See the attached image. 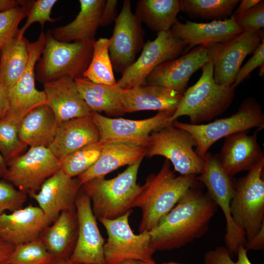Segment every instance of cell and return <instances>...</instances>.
Listing matches in <instances>:
<instances>
[{
  "label": "cell",
  "instance_id": "cell-31",
  "mask_svg": "<svg viewBox=\"0 0 264 264\" xmlns=\"http://www.w3.org/2000/svg\"><path fill=\"white\" fill-rule=\"evenodd\" d=\"M29 42L17 35L0 51V82L7 91L20 79L29 59Z\"/></svg>",
  "mask_w": 264,
  "mask_h": 264
},
{
  "label": "cell",
  "instance_id": "cell-44",
  "mask_svg": "<svg viewBox=\"0 0 264 264\" xmlns=\"http://www.w3.org/2000/svg\"><path fill=\"white\" fill-rule=\"evenodd\" d=\"M117 3L116 0H106L101 17L100 26L108 25L115 20Z\"/></svg>",
  "mask_w": 264,
  "mask_h": 264
},
{
  "label": "cell",
  "instance_id": "cell-9",
  "mask_svg": "<svg viewBox=\"0 0 264 264\" xmlns=\"http://www.w3.org/2000/svg\"><path fill=\"white\" fill-rule=\"evenodd\" d=\"M203 159V170L196 179L206 187L209 195L223 213L226 224L225 247L231 256L237 255L239 247L244 246L247 239L245 233L233 222L230 213L235 182L222 168L218 154L208 153Z\"/></svg>",
  "mask_w": 264,
  "mask_h": 264
},
{
  "label": "cell",
  "instance_id": "cell-27",
  "mask_svg": "<svg viewBox=\"0 0 264 264\" xmlns=\"http://www.w3.org/2000/svg\"><path fill=\"white\" fill-rule=\"evenodd\" d=\"M145 156V148L140 145L112 142L105 144L97 161L77 177L82 185L97 177H102L123 166L134 164Z\"/></svg>",
  "mask_w": 264,
  "mask_h": 264
},
{
  "label": "cell",
  "instance_id": "cell-34",
  "mask_svg": "<svg viewBox=\"0 0 264 264\" xmlns=\"http://www.w3.org/2000/svg\"><path fill=\"white\" fill-rule=\"evenodd\" d=\"M181 11L192 18L221 20L227 19L240 0H181Z\"/></svg>",
  "mask_w": 264,
  "mask_h": 264
},
{
  "label": "cell",
  "instance_id": "cell-2",
  "mask_svg": "<svg viewBox=\"0 0 264 264\" xmlns=\"http://www.w3.org/2000/svg\"><path fill=\"white\" fill-rule=\"evenodd\" d=\"M196 176H176L166 159L158 173L149 175L132 205L142 211L139 233L152 229L197 181Z\"/></svg>",
  "mask_w": 264,
  "mask_h": 264
},
{
  "label": "cell",
  "instance_id": "cell-14",
  "mask_svg": "<svg viewBox=\"0 0 264 264\" xmlns=\"http://www.w3.org/2000/svg\"><path fill=\"white\" fill-rule=\"evenodd\" d=\"M141 22L131 10V1H123L115 20L111 43L109 47L113 70L122 74L136 60L144 46V31Z\"/></svg>",
  "mask_w": 264,
  "mask_h": 264
},
{
  "label": "cell",
  "instance_id": "cell-50",
  "mask_svg": "<svg viewBox=\"0 0 264 264\" xmlns=\"http://www.w3.org/2000/svg\"><path fill=\"white\" fill-rule=\"evenodd\" d=\"M116 264H156L154 261H147L141 260L130 259L127 260Z\"/></svg>",
  "mask_w": 264,
  "mask_h": 264
},
{
  "label": "cell",
  "instance_id": "cell-42",
  "mask_svg": "<svg viewBox=\"0 0 264 264\" xmlns=\"http://www.w3.org/2000/svg\"><path fill=\"white\" fill-rule=\"evenodd\" d=\"M247 252L244 246H240L237 254V261L234 262L228 249L225 246H219L205 254L204 264H252L248 259Z\"/></svg>",
  "mask_w": 264,
  "mask_h": 264
},
{
  "label": "cell",
  "instance_id": "cell-35",
  "mask_svg": "<svg viewBox=\"0 0 264 264\" xmlns=\"http://www.w3.org/2000/svg\"><path fill=\"white\" fill-rule=\"evenodd\" d=\"M105 144L99 140L70 154L60 161V169L70 177H77L94 164Z\"/></svg>",
  "mask_w": 264,
  "mask_h": 264
},
{
  "label": "cell",
  "instance_id": "cell-53",
  "mask_svg": "<svg viewBox=\"0 0 264 264\" xmlns=\"http://www.w3.org/2000/svg\"><path fill=\"white\" fill-rule=\"evenodd\" d=\"M260 67L259 75L260 76H263L264 74V64L261 65Z\"/></svg>",
  "mask_w": 264,
  "mask_h": 264
},
{
  "label": "cell",
  "instance_id": "cell-4",
  "mask_svg": "<svg viewBox=\"0 0 264 264\" xmlns=\"http://www.w3.org/2000/svg\"><path fill=\"white\" fill-rule=\"evenodd\" d=\"M142 160L129 167L117 176L91 179L81 185L89 196L97 220H113L132 210V205L140 191L137 176Z\"/></svg>",
  "mask_w": 264,
  "mask_h": 264
},
{
  "label": "cell",
  "instance_id": "cell-39",
  "mask_svg": "<svg viewBox=\"0 0 264 264\" xmlns=\"http://www.w3.org/2000/svg\"><path fill=\"white\" fill-rule=\"evenodd\" d=\"M56 0H36L28 1L26 14L27 19L23 26L19 29L17 35L23 36L27 29L33 23L38 22L42 28L46 22H54L60 18L53 19L50 17L52 9Z\"/></svg>",
  "mask_w": 264,
  "mask_h": 264
},
{
  "label": "cell",
  "instance_id": "cell-10",
  "mask_svg": "<svg viewBox=\"0 0 264 264\" xmlns=\"http://www.w3.org/2000/svg\"><path fill=\"white\" fill-rule=\"evenodd\" d=\"M132 212L130 210L113 220H99L108 234L104 245L107 264H116L130 259L154 261L153 255L155 251L150 246L149 232L135 234L130 227L129 218Z\"/></svg>",
  "mask_w": 264,
  "mask_h": 264
},
{
  "label": "cell",
  "instance_id": "cell-1",
  "mask_svg": "<svg viewBox=\"0 0 264 264\" xmlns=\"http://www.w3.org/2000/svg\"><path fill=\"white\" fill-rule=\"evenodd\" d=\"M218 206L197 181L149 232L156 251L179 248L203 236Z\"/></svg>",
  "mask_w": 264,
  "mask_h": 264
},
{
  "label": "cell",
  "instance_id": "cell-43",
  "mask_svg": "<svg viewBox=\"0 0 264 264\" xmlns=\"http://www.w3.org/2000/svg\"><path fill=\"white\" fill-rule=\"evenodd\" d=\"M264 39L254 51L253 56L238 71L233 84L236 87L246 79L257 67L264 64Z\"/></svg>",
  "mask_w": 264,
  "mask_h": 264
},
{
  "label": "cell",
  "instance_id": "cell-37",
  "mask_svg": "<svg viewBox=\"0 0 264 264\" xmlns=\"http://www.w3.org/2000/svg\"><path fill=\"white\" fill-rule=\"evenodd\" d=\"M18 126L10 119H0V153L7 165L23 154L27 147L19 137Z\"/></svg>",
  "mask_w": 264,
  "mask_h": 264
},
{
  "label": "cell",
  "instance_id": "cell-6",
  "mask_svg": "<svg viewBox=\"0 0 264 264\" xmlns=\"http://www.w3.org/2000/svg\"><path fill=\"white\" fill-rule=\"evenodd\" d=\"M172 124L191 135L196 142V152L203 158L209 148L222 138L247 132L254 128L262 130L264 128V114L257 101L248 97L241 104L237 112L229 117L216 119L207 124L195 125L177 120Z\"/></svg>",
  "mask_w": 264,
  "mask_h": 264
},
{
  "label": "cell",
  "instance_id": "cell-40",
  "mask_svg": "<svg viewBox=\"0 0 264 264\" xmlns=\"http://www.w3.org/2000/svg\"><path fill=\"white\" fill-rule=\"evenodd\" d=\"M27 195L6 180H0V215L22 208Z\"/></svg>",
  "mask_w": 264,
  "mask_h": 264
},
{
  "label": "cell",
  "instance_id": "cell-30",
  "mask_svg": "<svg viewBox=\"0 0 264 264\" xmlns=\"http://www.w3.org/2000/svg\"><path fill=\"white\" fill-rule=\"evenodd\" d=\"M78 90L91 112L103 111L108 116H120L124 111L121 97L123 89L117 84L94 83L83 77L74 79Z\"/></svg>",
  "mask_w": 264,
  "mask_h": 264
},
{
  "label": "cell",
  "instance_id": "cell-54",
  "mask_svg": "<svg viewBox=\"0 0 264 264\" xmlns=\"http://www.w3.org/2000/svg\"><path fill=\"white\" fill-rule=\"evenodd\" d=\"M161 264H183L178 263L174 262H167V263H164Z\"/></svg>",
  "mask_w": 264,
  "mask_h": 264
},
{
  "label": "cell",
  "instance_id": "cell-47",
  "mask_svg": "<svg viewBox=\"0 0 264 264\" xmlns=\"http://www.w3.org/2000/svg\"><path fill=\"white\" fill-rule=\"evenodd\" d=\"M8 108L7 91L0 82V119L5 115Z\"/></svg>",
  "mask_w": 264,
  "mask_h": 264
},
{
  "label": "cell",
  "instance_id": "cell-46",
  "mask_svg": "<svg viewBox=\"0 0 264 264\" xmlns=\"http://www.w3.org/2000/svg\"><path fill=\"white\" fill-rule=\"evenodd\" d=\"M15 246L0 240V264L6 263Z\"/></svg>",
  "mask_w": 264,
  "mask_h": 264
},
{
  "label": "cell",
  "instance_id": "cell-20",
  "mask_svg": "<svg viewBox=\"0 0 264 264\" xmlns=\"http://www.w3.org/2000/svg\"><path fill=\"white\" fill-rule=\"evenodd\" d=\"M50 224L39 206L29 205L0 215V240L14 246L28 242L39 238Z\"/></svg>",
  "mask_w": 264,
  "mask_h": 264
},
{
  "label": "cell",
  "instance_id": "cell-28",
  "mask_svg": "<svg viewBox=\"0 0 264 264\" xmlns=\"http://www.w3.org/2000/svg\"><path fill=\"white\" fill-rule=\"evenodd\" d=\"M105 2L104 0H80V10L75 19L66 25L49 30L52 37L66 43L94 41Z\"/></svg>",
  "mask_w": 264,
  "mask_h": 264
},
{
  "label": "cell",
  "instance_id": "cell-32",
  "mask_svg": "<svg viewBox=\"0 0 264 264\" xmlns=\"http://www.w3.org/2000/svg\"><path fill=\"white\" fill-rule=\"evenodd\" d=\"M180 11L179 0H139L134 14L141 23L158 33L170 31Z\"/></svg>",
  "mask_w": 264,
  "mask_h": 264
},
{
  "label": "cell",
  "instance_id": "cell-5",
  "mask_svg": "<svg viewBox=\"0 0 264 264\" xmlns=\"http://www.w3.org/2000/svg\"><path fill=\"white\" fill-rule=\"evenodd\" d=\"M42 57L35 68V79L42 84L63 77H83L91 60L94 41L66 43L55 39L49 30Z\"/></svg>",
  "mask_w": 264,
  "mask_h": 264
},
{
  "label": "cell",
  "instance_id": "cell-56",
  "mask_svg": "<svg viewBox=\"0 0 264 264\" xmlns=\"http://www.w3.org/2000/svg\"></svg>",
  "mask_w": 264,
  "mask_h": 264
},
{
  "label": "cell",
  "instance_id": "cell-49",
  "mask_svg": "<svg viewBox=\"0 0 264 264\" xmlns=\"http://www.w3.org/2000/svg\"><path fill=\"white\" fill-rule=\"evenodd\" d=\"M19 2L20 0H0V12L14 7Z\"/></svg>",
  "mask_w": 264,
  "mask_h": 264
},
{
  "label": "cell",
  "instance_id": "cell-24",
  "mask_svg": "<svg viewBox=\"0 0 264 264\" xmlns=\"http://www.w3.org/2000/svg\"><path fill=\"white\" fill-rule=\"evenodd\" d=\"M99 140L98 129L90 115L59 122L48 148L61 161L75 151Z\"/></svg>",
  "mask_w": 264,
  "mask_h": 264
},
{
  "label": "cell",
  "instance_id": "cell-3",
  "mask_svg": "<svg viewBox=\"0 0 264 264\" xmlns=\"http://www.w3.org/2000/svg\"><path fill=\"white\" fill-rule=\"evenodd\" d=\"M201 68L200 77L193 86L186 89L169 123L187 116L190 124H201L222 114L232 103L236 89L233 84L219 85L215 83L212 61L205 64Z\"/></svg>",
  "mask_w": 264,
  "mask_h": 264
},
{
  "label": "cell",
  "instance_id": "cell-12",
  "mask_svg": "<svg viewBox=\"0 0 264 264\" xmlns=\"http://www.w3.org/2000/svg\"><path fill=\"white\" fill-rule=\"evenodd\" d=\"M187 45L175 37L171 30L157 34L153 41H148L140 56L122 74L117 81L123 89L144 85L150 73L160 64L180 56Z\"/></svg>",
  "mask_w": 264,
  "mask_h": 264
},
{
  "label": "cell",
  "instance_id": "cell-21",
  "mask_svg": "<svg viewBox=\"0 0 264 264\" xmlns=\"http://www.w3.org/2000/svg\"><path fill=\"white\" fill-rule=\"evenodd\" d=\"M170 30L175 37L187 45V50L199 45L224 43L242 32L233 14L228 19L207 23H181L177 21Z\"/></svg>",
  "mask_w": 264,
  "mask_h": 264
},
{
  "label": "cell",
  "instance_id": "cell-41",
  "mask_svg": "<svg viewBox=\"0 0 264 264\" xmlns=\"http://www.w3.org/2000/svg\"><path fill=\"white\" fill-rule=\"evenodd\" d=\"M235 21L242 32H254L264 27V1H260L251 9L233 14Z\"/></svg>",
  "mask_w": 264,
  "mask_h": 264
},
{
  "label": "cell",
  "instance_id": "cell-11",
  "mask_svg": "<svg viewBox=\"0 0 264 264\" xmlns=\"http://www.w3.org/2000/svg\"><path fill=\"white\" fill-rule=\"evenodd\" d=\"M61 162L46 147H30L7 164L3 179L30 196L38 192L45 181L60 169Z\"/></svg>",
  "mask_w": 264,
  "mask_h": 264
},
{
  "label": "cell",
  "instance_id": "cell-18",
  "mask_svg": "<svg viewBox=\"0 0 264 264\" xmlns=\"http://www.w3.org/2000/svg\"><path fill=\"white\" fill-rule=\"evenodd\" d=\"M264 39V29L242 32L231 40L219 44L213 55V78L219 85L233 84L245 58Z\"/></svg>",
  "mask_w": 264,
  "mask_h": 264
},
{
  "label": "cell",
  "instance_id": "cell-7",
  "mask_svg": "<svg viewBox=\"0 0 264 264\" xmlns=\"http://www.w3.org/2000/svg\"><path fill=\"white\" fill-rule=\"evenodd\" d=\"M264 159L234 183L230 213L234 223L245 234L253 237L264 224Z\"/></svg>",
  "mask_w": 264,
  "mask_h": 264
},
{
  "label": "cell",
  "instance_id": "cell-15",
  "mask_svg": "<svg viewBox=\"0 0 264 264\" xmlns=\"http://www.w3.org/2000/svg\"><path fill=\"white\" fill-rule=\"evenodd\" d=\"M219 44L196 46L180 57L160 64L147 76L145 84L163 87L183 94L191 76L212 60Z\"/></svg>",
  "mask_w": 264,
  "mask_h": 264
},
{
  "label": "cell",
  "instance_id": "cell-51",
  "mask_svg": "<svg viewBox=\"0 0 264 264\" xmlns=\"http://www.w3.org/2000/svg\"><path fill=\"white\" fill-rule=\"evenodd\" d=\"M7 170V163L0 153V178H3Z\"/></svg>",
  "mask_w": 264,
  "mask_h": 264
},
{
  "label": "cell",
  "instance_id": "cell-48",
  "mask_svg": "<svg viewBox=\"0 0 264 264\" xmlns=\"http://www.w3.org/2000/svg\"><path fill=\"white\" fill-rule=\"evenodd\" d=\"M261 0H242L240 4L233 14H237L246 11L257 4Z\"/></svg>",
  "mask_w": 264,
  "mask_h": 264
},
{
  "label": "cell",
  "instance_id": "cell-23",
  "mask_svg": "<svg viewBox=\"0 0 264 264\" xmlns=\"http://www.w3.org/2000/svg\"><path fill=\"white\" fill-rule=\"evenodd\" d=\"M43 85L46 104L59 122L91 115V111L81 97L73 78L63 77Z\"/></svg>",
  "mask_w": 264,
  "mask_h": 264
},
{
  "label": "cell",
  "instance_id": "cell-17",
  "mask_svg": "<svg viewBox=\"0 0 264 264\" xmlns=\"http://www.w3.org/2000/svg\"><path fill=\"white\" fill-rule=\"evenodd\" d=\"M75 206L78 221V237L68 260L83 264H107L104 253L105 240L92 212L90 197L81 187Z\"/></svg>",
  "mask_w": 264,
  "mask_h": 264
},
{
  "label": "cell",
  "instance_id": "cell-38",
  "mask_svg": "<svg viewBox=\"0 0 264 264\" xmlns=\"http://www.w3.org/2000/svg\"><path fill=\"white\" fill-rule=\"evenodd\" d=\"M28 2L20 0L15 7L0 12V51L18 33L19 24L26 17Z\"/></svg>",
  "mask_w": 264,
  "mask_h": 264
},
{
  "label": "cell",
  "instance_id": "cell-26",
  "mask_svg": "<svg viewBox=\"0 0 264 264\" xmlns=\"http://www.w3.org/2000/svg\"><path fill=\"white\" fill-rule=\"evenodd\" d=\"M41 233L39 239L55 262L67 260L75 248L78 221L75 209L62 212Z\"/></svg>",
  "mask_w": 264,
  "mask_h": 264
},
{
  "label": "cell",
  "instance_id": "cell-25",
  "mask_svg": "<svg viewBox=\"0 0 264 264\" xmlns=\"http://www.w3.org/2000/svg\"><path fill=\"white\" fill-rule=\"evenodd\" d=\"M183 94L163 87L145 84L123 89L121 102L125 113L154 110L175 112Z\"/></svg>",
  "mask_w": 264,
  "mask_h": 264
},
{
  "label": "cell",
  "instance_id": "cell-29",
  "mask_svg": "<svg viewBox=\"0 0 264 264\" xmlns=\"http://www.w3.org/2000/svg\"><path fill=\"white\" fill-rule=\"evenodd\" d=\"M59 123L52 110L43 104L22 119L18 126V135L27 146L48 148L55 137Z\"/></svg>",
  "mask_w": 264,
  "mask_h": 264
},
{
  "label": "cell",
  "instance_id": "cell-55",
  "mask_svg": "<svg viewBox=\"0 0 264 264\" xmlns=\"http://www.w3.org/2000/svg\"><path fill=\"white\" fill-rule=\"evenodd\" d=\"M7 264V263H5V264Z\"/></svg>",
  "mask_w": 264,
  "mask_h": 264
},
{
  "label": "cell",
  "instance_id": "cell-13",
  "mask_svg": "<svg viewBox=\"0 0 264 264\" xmlns=\"http://www.w3.org/2000/svg\"><path fill=\"white\" fill-rule=\"evenodd\" d=\"M45 41V33L42 31L36 41L29 43L27 66L18 81L7 91L8 108L3 117L18 125L30 111L46 104L44 91L37 89L35 84V66L42 55Z\"/></svg>",
  "mask_w": 264,
  "mask_h": 264
},
{
  "label": "cell",
  "instance_id": "cell-36",
  "mask_svg": "<svg viewBox=\"0 0 264 264\" xmlns=\"http://www.w3.org/2000/svg\"><path fill=\"white\" fill-rule=\"evenodd\" d=\"M55 261L38 238L15 246L6 263L10 264H50Z\"/></svg>",
  "mask_w": 264,
  "mask_h": 264
},
{
  "label": "cell",
  "instance_id": "cell-22",
  "mask_svg": "<svg viewBox=\"0 0 264 264\" xmlns=\"http://www.w3.org/2000/svg\"><path fill=\"white\" fill-rule=\"evenodd\" d=\"M259 131L257 129L251 135L246 132H238L225 138L218 155L222 168L229 176L248 171L264 159L257 139Z\"/></svg>",
  "mask_w": 264,
  "mask_h": 264
},
{
  "label": "cell",
  "instance_id": "cell-8",
  "mask_svg": "<svg viewBox=\"0 0 264 264\" xmlns=\"http://www.w3.org/2000/svg\"><path fill=\"white\" fill-rule=\"evenodd\" d=\"M195 147L191 135L172 122L153 132L144 146L146 156H162L180 175L197 176L203 170L204 159L196 152Z\"/></svg>",
  "mask_w": 264,
  "mask_h": 264
},
{
  "label": "cell",
  "instance_id": "cell-33",
  "mask_svg": "<svg viewBox=\"0 0 264 264\" xmlns=\"http://www.w3.org/2000/svg\"><path fill=\"white\" fill-rule=\"evenodd\" d=\"M111 43L110 38H101L94 41L91 60L84 77L97 84H117L109 53Z\"/></svg>",
  "mask_w": 264,
  "mask_h": 264
},
{
  "label": "cell",
  "instance_id": "cell-45",
  "mask_svg": "<svg viewBox=\"0 0 264 264\" xmlns=\"http://www.w3.org/2000/svg\"><path fill=\"white\" fill-rule=\"evenodd\" d=\"M247 250H259L264 247V224L259 231L251 239L247 240L244 244Z\"/></svg>",
  "mask_w": 264,
  "mask_h": 264
},
{
  "label": "cell",
  "instance_id": "cell-19",
  "mask_svg": "<svg viewBox=\"0 0 264 264\" xmlns=\"http://www.w3.org/2000/svg\"><path fill=\"white\" fill-rule=\"evenodd\" d=\"M81 187L77 177H70L60 169L45 181L38 192L30 196L51 224L62 212L75 209V201Z\"/></svg>",
  "mask_w": 264,
  "mask_h": 264
},
{
  "label": "cell",
  "instance_id": "cell-16",
  "mask_svg": "<svg viewBox=\"0 0 264 264\" xmlns=\"http://www.w3.org/2000/svg\"><path fill=\"white\" fill-rule=\"evenodd\" d=\"M175 112L159 111L154 116L142 120L110 118L96 112L91 116L105 143L125 142L145 146L150 135L169 122Z\"/></svg>",
  "mask_w": 264,
  "mask_h": 264
},
{
  "label": "cell",
  "instance_id": "cell-52",
  "mask_svg": "<svg viewBox=\"0 0 264 264\" xmlns=\"http://www.w3.org/2000/svg\"><path fill=\"white\" fill-rule=\"evenodd\" d=\"M50 264H83L79 263L73 262L69 260L62 261H57L52 263Z\"/></svg>",
  "mask_w": 264,
  "mask_h": 264
}]
</instances>
